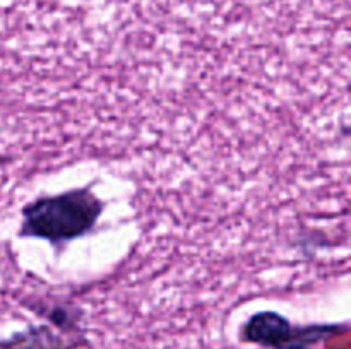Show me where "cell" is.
Returning <instances> with one entry per match:
<instances>
[{"label":"cell","mask_w":351,"mask_h":349,"mask_svg":"<svg viewBox=\"0 0 351 349\" xmlns=\"http://www.w3.org/2000/svg\"><path fill=\"white\" fill-rule=\"evenodd\" d=\"M274 349H311V348H307V346L305 344H300V342H287V344H283V346H280V348H274Z\"/></svg>","instance_id":"3957f363"},{"label":"cell","mask_w":351,"mask_h":349,"mask_svg":"<svg viewBox=\"0 0 351 349\" xmlns=\"http://www.w3.org/2000/svg\"><path fill=\"white\" fill-rule=\"evenodd\" d=\"M103 212V202L89 188L38 198L23 209L21 235L62 243L88 233Z\"/></svg>","instance_id":"6da1fadb"},{"label":"cell","mask_w":351,"mask_h":349,"mask_svg":"<svg viewBox=\"0 0 351 349\" xmlns=\"http://www.w3.org/2000/svg\"><path fill=\"white\" fill-rule=\"evenodd\" d=\"M295 337L297 332L293 331L288 318L276 311L256 313L243 327V339L264 348H280L287 342L295 341Z\"/></svg>","instance_id":"7a4b0ae2"}]
</instances>
